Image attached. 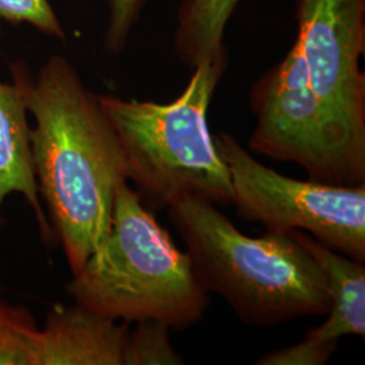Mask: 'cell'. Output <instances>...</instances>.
Here are the masks:
<instances>
[{
    "mask_svg": "<svg viewBox=\"0 0 365 365\" xmlns=\"http://www.w3.org/2000/svg\"><path fill=\"white\" fill-rule=\"evenodd\" d=\"M27 113L33 167L72 274H78L105 238L120 184L128 182L125 157L108 117L61 56H53L36 78L14 66Z\"/></svg>",
    "mask_w": 365,
    "mask_h": 365,
    "instance_id": "1",
    "label": "cell"
},
{
    "mask_svg": "<svg viewBox=\"0 0 365 365\" xmlns=\"http://www.w3.org/2000/svg\"><path fill=\"white\" fill-rule=\"evenodd\" d=\"M167 209L200 286L221 295L244 324L269 327L327 315V277L289 232L242 235L217 205L200 196H179Z\"/></svg>",
    "mask_w": 365,
    "mask_h": 365,
    "instance_id": "2",
    "label": "cell"
},
{
    "mask_svg": "<svg viewBox=\"0 0 365 365\" xmlns=\"http://www.w3.org/2000/svg\"><path fill=\"white\" fill-rule=\"evenodd\" d=\"M66 289L76 303L117 321L152 318L180 330L196 324L210 304L188 253L173 244L128 182L117 190L107 235Z\"/></svg>",
    "mask_w": 365,
    "mask_h": 365,
    "instance_id": "3",
    "label": "cell"
},
{
    "mask_svg": "<svg viewBox=\"0 0 365 365\" xmlns=\"http://www.w3.org/2000/svg\"><path fill=\"white\" fill-rule=\"evenodd\" d=\"M227 66V52L194 68L184 91L170 103L99 96L117 133L128 180L157 209L182 195L214 205L235 203L230 173L210 134L207 113Z\"/></svg>",
    "mask_w": 365,
    "mask_h": 365,
    "instance_id": "4",
    "label": "cell"
},
{
    "mask_svg": "<svg viewBox=\"0 0 365 365\" xmlns=\"http://www.w3.org/2000/svg\"><path fill=\"white\" fill-rule=\"evenodd\" d=\"M235 191L237 214L268 232H307L318 242L365 262V185L295 180L259 163L233 135H212Z\"/></svg>",
    "mask_w": 365,
    "mask_h": 365,
    "instance_id": "5",
    "label": "cell"
},
{
    "mask_svg": "<svg viewBox=\"0 0 365 365\" xmlns=\"http://www.w3.org/2000/svg\"><path fill=\"white\" fill-rule=\"evenodd\" d=\"M297 19L312 88L342 155L365 182V0H298Z\"/></svg>",
    "mask_w": 365,
    "mask_h": 365,
    "instance_id": "6",
    "label": "cell"
},
{
    "mask_svg": "<svg viewBox=\"0 0 365 365\" xmlns=\"http://www.w3.org/2000/svg\"><path fill=\"white\" fill-rule=\"evenodd\" d=\"M249 103L257 118L249 137L250 150L295 163L314 182L365 185L341 152L327 111L312 88L297 41L286 57L253 84Z\"/></svg>",
    "mask_w": 365,
    "mask_h": 365,
    "instance_id": "7",
    "label": "cell"
},
{
    "mask_svg": "<svg viewBox=\"0 0 365 365\" xmlns=\"http://www.w3.org/2000/svg\"><path fill=\"white\" fill-rule=\"evenodd\" d=\"M128 322L80 303L53 306L37 330L36 365H123Z\"/></svg>",
    "mask_w": 365,
    "mask_h": 365,
    "instance_id": "8",
    "label": "cell"
},
{
    "mask_svg": "<svg viewBox=\"0 0 365 365\" xmlns=\"http://www.w3.org/2000/svg\"><path fill=\"white\" fill-rule=\"evenodd\" d=\"M11 194L24 195L36 215L43 241H53L52 226L39 200L26 103L15 81H0V225L4 200Z\"/></svg>",
    "mask_w": 365,
    "mask_h": 365,
    "instance_id": "9",
    "label": "cell"
},
{
    "mask_svg": "<svg viewBox=\"0 0 365 365\" xmlns=\"http://www.w3.org/2000/svg\"><path fill=\"white\" fill-rule=\"evenodd\" d=\"M291 235L318 262L330 289L327 321L307 331L304 339L315 342H339L345 336H365V264L353 260L310 235L291 230Z\"/></svg>",
    "mask_w": 365,
    "mask_h": 365,
    "instance_id": "10",
    "label": "cell"
},
{
    "mask_svg": "<svg viewBox=\"0 0 365 365\" xmlns=\"http://www.w3.org/2000/svg\"><path fill=\"white\" fill-rule=\"evenodd\" d=\"M241 0H182L175 30V53L194 69L203 60L226 52L223 37Z\"/></svg>",
    "mask_w": 365,
    "mask_h": 365,
    "instance_id": "11",
    "label": "cell"
},
{
    "mask_svg": "<svg viewBox=\"0 0 365 365\" xmlns=\"http://www.w3.org/2000/svg\"><path fill=\"white\" fill-rule=\"evenodd\" d=\"M38 327L25 309L0 302V365H36Z\"/></svg>",
    "mask_w": 365,
    "mask_h": 365,
    "instance_id": "12",
    "label": "cell"
},
{
    "mask_svg": "<svg viewBox=\"0 0 365 365\" xmlns=\"http://www.w3.org/2000/svg\"><path fill=\"white\" fill-rule=\"evenodd\" d=\"M170 327L160 319L138 321L129 333L123 365H180L184 360L170 344Z\"/></svg>",
    "mask_w": 365,
    "mask_h": 365,
    "instance_id": "13",
    "label": "cell"
},
{
    "mask_svg": "<svg viewBox=\"0 0 365 365\" xmlns=\"http://www.w3.org/2000/svg\"><path fill=\"white\" fill-rule=\"evenodd\" d=\"M0 18L13 24L26 22L48 36L66 38L48 0H0Z\"/></svg>",
    "mask_w": 365,
    "mask_h": 365,
    "instance_id": "14",
    "label": "cell"
},
{
    "mask_svg": "<svg viewBox=\"0 0 365 365\" xmlns=\"http://www.w3.org/2000/svg\"><path fill=\"white\" fill-rule=\"evenodd\" d=\"M339 342H315L304 339L295 345L269 352L256 361L259 365H322L327 364L336 352Z\"/></svg>",
    "mask_w": 365,
    "mask_h": 365,
    "instance_id": "15",
    "label": "cell"
},
{
    "mask_svg": "<svg viewBox=\"0 0 365 365\" xmlns=\"http://www.w3.org/2000/svg\"><path fill=\"white\" fill-rule=\"evenodd\" d=\"M145 0H108L105 45L111 53L120 52L144 7Z\"/></svg>",
    "mask_w": 365,
    "mask_h": 365,
    "instance_id": "16",
    "label": "cell"
},
{
    "mask_svg": "<svg viewBox=\"0 0 365 365\" xmlns=\"http://www.w3.org/2000/svg\"><path fill=\"white\" fill-rule=\"evenodd\" d=\"M1 300L3 299H1V294H0V302H1Z\"/></svg>",
    "mask_w": 365,
    "mask_h": 365,
    "instance_id": "17",
    "label": "cell"
}]
</instances>
